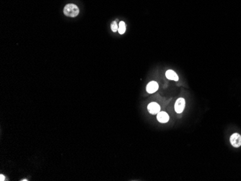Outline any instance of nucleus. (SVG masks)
Instances as JSON below:
<instances>
[{
  "label": "nucleus",
  "instance_id": "nucleus-3",
  "mask_svg": "<svg viewBox=\"0 0 241 181\" xmlns=\"http://www.w3.org/2000/svg\"><path fill=\"white\" fill-rule=\"evenodd\" d=\"M230 143L232 144L233 146L238 148L241 146V136L238 134V133H235L232 136H230Z\"/></svg>",
  "mask_w": 241,
  "mask_h": 181
},
{
  "label": "nucleus",
  "instance_id": "nucleus-9",
  "mask_svg": "<svg viewBox=\"0 0 241 181\" xmlns=\"http://www.w3.org/2000/svg\"><path fill=\"white\" fill-rule=\"evenodd\" d=\"M111 30L113 32H116L119 30V26H118L116 22H113L111 23Z\"/></svg>",
  "mask_w": 241,
  "mask_h": 181
},
{
  "label": "nucleus",
  "instance_id": "nucleus-6",
  "mask_svg": "<svg viewBox=\"0 0 241 181\" xmlns=\"http://www.w3.org/2000/svg\"><path fill=\"white\" fill-rule=\"evenodd\" d=\"M157 119H158L159 122L162 123V124H165V123H167L169 120V115L166 112H159L158 115H157Z\"/></svg>",
  "mask_w": 241,
  "mask_h": 181
},
{
  "label": "nucleus",
  "instance_id": "nucleus-10",
  "mask_svg": "<svg viewBox=\"0 0 241 181\" xmlns=\"http://www.w3.org/2000/svg\"><path fill=\"white\" fill-rule=\"evenodd\" d=\"M0 180L1 181L5 180V177H4L3 175H0Z\"/></svg>",
  "mask_w": 241,
  "mask_h": 181
},
{
  "label": "nucleus",
  "instance_id": "nucleus-8",
  "mask_svg": "<svg viewBox=\"0 0 241 181\" xmlns=\"http://www.w3.org/2000/svg\"><path fill=\"white\" fill-rule=\"evenodd\" d=\"M118 31H119L120 34H124L125 33V31H126V24H125L124 22L123 21L120 22L119 25V30H118Z\"/></svg>",
  "mask_w": 241,
  "mask_h": 181
},
{
  "label": "nucleus",
  "instance_id": "nucleus-4",
  "mask_svg": "<svg viewBox=\"0 0 241 181\" xmlns=\"http://www.w3.org/2000/svg\"><path fill=\"white\" fill-rule=\"evenodd\" d=\"M147 110L149 113L151 114H158L159 112H160V106L157 103H151L147 106Z\"/></svg>",
  "mask_w": 241,
  "mask_h": 181
},
{
  "label": "nucleus",
  "instance_id": "nucleus-7",
  "mask_svg": "<svg viewBox=\"0 0 241 181\" xmlns=\"http://www.w3.org/2000/svg\"><path fill=\"white\" fill-rule=\"evenodd\" d=\"M165 76L168 79H170V80H174V81H178V77L177 75V74L175 73L174 71L173 70H168L165 73Z\"/></svg>",
  "mask_w": 241,
  "mask_h": 181
},
{
  "label": "nucleus",
  "instance_id": "nucleus-2",
  "mask_svg": "<svg viewBox=\"0 0 241 181\" xmlns=\"http://www.w3.org/2000/svg\"><path fill=\"white\" fill-rule=\"evenodd\" d=\"M185 105V99L183 98H178L175 103V110L177 113H181L184 111Z\"/></svg>",
  "mask_w": 241,
  "mask_h": 181
},
{
  "label": "nucleus",
  "instance_id": "nucleus-11",
  "mask_svg": "<svg viewBox=\"0 0 241 181\" xmlns=\"http://www.w3.org/2000/svg\"><path fill=\"white\" fill-rule=\"evenodd\" d=\"M23 180V181H26V180H26V179H24V180Z\"/></svg>",
  "mask_w": 241,
  "mask_h": 181
},
{
  "label": "nucleus",
  "instance_id": "nucleus-5",
  "mask_svg": "<svg viewBox=\"0 0 241 181\" xmlns=\"http://www.w3.org/2000/svg\"><path fill=\"white\" fill-rule=\"evenodd\" d=\"M158 88H159V85L157 83V82L152 81L150 83H149L147 85L146 90L148 93L152 94V93H155V92L158 90Z\"/></svg>",
  "mask_w": 241,
  "mask_h": 181
},
{
  "label": "nucleus",
  "instance_id": "nucleus-1",
  "mask_svg": "<svg viewBox=\"0 0 241 181\" xmlns=\"http://www.w3.org/2000/svg\"><path fill=\"white\" fill-rule=\"evenodd\" d=\"M79 10L78 7H77L75 4H69L65 6L64 9V14L67 17L70 18H75L79 14Z\"/></svg>",
  "mask_w": 241,
  "mask_h": 181
}]
</instances>
